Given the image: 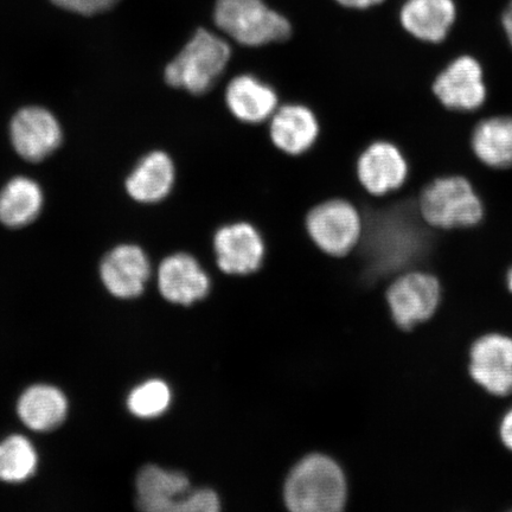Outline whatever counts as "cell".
Listing matches in <instances>:
<instances>
[{
    "instance_id": "6da1fadb",
    "label": "cell",
    "mask_w": 512,
    "mask_h": 512,
    "mask_svg": "<svg viewBox=\"0 0 512 512\" xmlns=\"http://www.w3.org/2000/svg\"><path fill=\"white\" fill-rule=\"evenodd\" d=\"M364 217L360 245L369 278L381 279L405 270L422 247L416 201L399 192L386 197L368 195L358 206Z\"/></svg>"
},
{
    "instance_id": "7a4b0ae2",
    "label": "cell",
    "mask_w": 512,
    "mask_h": 512,
    "mask_svg": "<svg viewBox=\"0 0 512 512\" xmlns=\"http://www.w3.org/2000/svg\"><path fill=\"white\" fill-rule=\"evenodd\" d=\"M234 49L227 37L206 28L195 31L165 68L169 86L202 96L213 91L228 72Z\"/></svg>"
},
{
    "instance_id": "3957f363",
    "label": "cell",
    "mask_w": 512,
    "mask_h": 512,
    "mask_svg": "<svg viewBox=\"0 0 512 512\" xmlns=\"http://www.w3.org/2000/svg\"><path fill=\"white\" fill-rule=\"evenodd\" d=\"M214 24L224 37L241 48H262L290 40L288 18L265 0H216Z\"/></svg>"
},
{
    "instance_id": "277c9868",
    "label": "cell",
    "mask_w": 512,
    "mask_h": 512,
    "mask_svg": "<svg viewBox=\"0 0 512 512\" xmlns=\"http://www.w3.org/2000/svg\"><path fill=\"white\" fill-rule=\"evenodd\" d=\"M347 480L339 465L322 454L299 462L287 477L285 502L296 512H336L347 502Z\"/></svg>"
},
{
    "instance_id": "5b68a950",
    "label": "cell",
    "mask_w": 512,
    "mask_h": 512,
    "mask_svg": "<svg viewBox=\"0 0 512 512\" xmlns=\"http://www.w3.org/2000/svg\"><path fill=\"white\" fill-rule=\"evenodd\" d=\"M422 221L435 229L477 226L484 206L472 184L462 176H443L427 183L416 200Z\"/></svg>"
},
{
    "instance_id": "8992f818",
    "label": "cell",
    "mask_w": 512,
    "mask_h": 512,
    "mask_svg": "<svg viewBox=\"0 0 512 512\" xmlns=\"http://www.w3.org/2000/svg\"><path fill=\"white\" fill-rule=\"evenodd\" d=\"M304 224L312 245L334 258H344L354 251L364 232L362 210L344 197L315 204L307 211Z\"/></svg>"
},
{
    "instance_id": "52a82bcc",
    "label": "cell",
    "mask_w": 512,
    "mask_h": 512,
    "mask_svg": "<svg viewBox=\"0 0 512 512\" xmlns=\"http://www.w3.org/2000/svg\"><path fill=\"white\" fill-rule=\"evenodd\" d=\"M356 176L368 195L386 197L406 187L411 177V164L398 144L377 139L364 147L357 157Z\"/></svg>"
},
{
    "instance_id": "ba28073f",
    "label": "cell",
    "mask_w": 512,
    "mask_h": 512,
    "mask_svg": "<svg viewBox=\"0 0 512 512\" xmlns=\"http://www.w3.org/2000/svg\"><path fill=\"white\" fill-rule=\"evenodd\" d=\"M216 264L229 275H249L264 265L267 243L253 222L236 220L221 224L213 236Z\"/></svg>"
},
{
    "instance_id": "9c48e42d",
    "label": "cell",
    "mask_w": 512,
    "mask_h": 512,
    "mask_svg": "<svg viewBox=\"0 0 512 512\" xmlns=\"http://www.w3.org/2000/svg\"><path fill=\"white\" fill-rule=\"evenodd\" d=\"M441 286L434 275L412 271L400 275L388 288L387 299L396 325L403 330L426 322L437 312Z\"/></svg>"
},
{
    "instance_id": "30bf717a",
    "label": "cell",
    "mask_w": 512,
    "mask_h": 512,
    "mask_svg": "<svg viewBox=\"0 0 512 512\" xmlns=\"http://www.w3.org/2000/svg\"><path fill=\"white\" fill-rule=\"evenodd\" d=\"M431 89L434 98L447 110L476 111L486 99L482 66L475 57L459 56L435 75Z\"/></svg>"
},
{
    "instance_id": "8fae6325",
    "label": "cell",
    "mask_w": 512,
    "mask_h": 512,
    "mask_svg": "<svg viewBox=\"0 0 512 512\" xmlns=\"http://www.w3.org/2000/svg\"><path fill=\"white\" fill-rule=\"evenodd\" d=\"M224 104L232 117L246 125H266L281 105L272 83L260 76L242 72L224 83Z\"/></svg>"
},
{
    "instance_id": "7c38bea8",
    "label": "cell",
    "mask_w": 512,
    "mask_h": 512,
    "mask_svg": "<svg viewBox=\"0 0 512 512\" xmlns=\"http://www.w3.org/2000/svg\"><path fill=\"white\" fill-rule=\"evenodd\" d=\"M272 144L287 156L300 157L318 142L322 125L309 105L298 101L283 102L267 123Z\"/></svg>"
},
{
    "instance_id": "4fadbf2b",
    "label": "cell",
    "mask_w": 512,
    "mask_h": 512,
    "mask_svg": "<svg viewBox=\"0 0 512 512\" xmlns=\"http://www.w3.org/2000/svg\"><path fill=\"white\" fill-rule=\"evenodd\" d=\"M472 380L495 396L512 393V338L489 334L477 339L470 350Z\"/></svg>"
},
{
    "instance_id": "5bb4252c",
    "label": "cell",
    "mask_w": 512,
    "mask_h": 512,
    "mask_svg": "<svg viewBox=\"0 0 512 512\" xmlns=\"http://www.w3.org/2000/svg\"><path fill=\"white\" fill-rule=\"evenodd\" d=\"M10 137L19 156L28 162L37 163L61 145L62 128L53 113L46 108L25 107L12 119Z\"/></svg>"
},
{
    "instance_id": "9a60e30c",
    "label": "cell",
    "mask_w": 512,
    "mask_h": 512,
    "mask_svg": "<svg viewBox=\"0 0 512 512\" xmlns=\"http://www.w3.org/2000/svg\"><path fill=\"white\" fill-rule=\"evenodd\" d=\"M151 265L142 248L121 245L112 249L100 265V277L107 291L120 299L139 297L149 280Z\"/></svg>"
},
{
    "instance_id": "2e32d148",
    "label": "cell",
    "mask_w": 512,
    "mask_h": 512,
    "mask_svg": "<svg viewBox=\"0 0 512 512\" xmlns=\"http://www.w3.org/2000/svg\"><path fill=\"white\" fill-rule=\"evenodd\" d=\"M456 0H406L399 21L403 31L426 44L443 43L457 22Z\"/></svg>"
},
{
    "instance_id": "e0dca14e",
    "label": "cell",
    "mask_w": 512,
    "mask_h": 512,
    "mask_svg": "<svg viewBox=\"0 0 512 512\" xmlns=\"http://www.w3.org/2000/svg\"><path fill=\"white\" fill-rule=\"evenodd\" d=\"M158 287L168 302L189 306L208 296L210 279L194 256L177 253L160 264Z\"/></svg>"
},
{
    "instance_id": "ac0fdd59",
    "label": "cell",
    "mask_w": 512,
    "mask_h": 512,
    "mask_svg": "<svg viewBox=\"0 0 512 512\" xmlns=\"http://www.w3.org/2000/svg\"><path fill=\"white\" fill-rule=\"evenodd\" d=\"M138 508L147 512H176L179 501L187 496L190 482L182 472L146 465L137 480Z\"/></svg>"
},
{
    "instance_id": "d6986e66",
    "label": "cell",
    "mask_w": 512,
    "mask_h": 512,
    "mask_svg": "<svg viewBox=\"0 0 512 512\" xmlns=\"http://www.w3.org/2000/svg\"><path fill=\"white\" fill-rule=\"evenodd\" d=\"M176 179L175 164L168 153L155 151L145 156L126 181L128 194L140 203H156L170 195Z\"/></svg>"
},
{
    "instance_id": "ffe728a7",
    "label": "cell",
    "mask_w": 512,
    "mask_h": 512,
    "mask_svg": "<svg viewBox=\"0 0 512 512\" xmlns=\"http://www.w3.org/2000/svg\"><path fill=\"white\" fill-rule=\"evenodd\" d=\"M17 412L19 419L30 430L48 432L66 420L68 401L60 389L48 384H36L22 394Z\"/></svg>"
},
{
    "instance_id": "44dd1931",
    "label": "cell",
    "mask_w": 512,
    "mask_h": 512,
    "mask_svg": "<svg viewBox=\"0 0 512 512\" xmlns=\"http://www.w3.org/2000/svg\"><path fill=\"white\" fill-rule=\"evenodd\" d=\"M43 192L34 179L16 177L0 190V222L22 228L35 221L43 207Z\"/></svg>"
},
{
    "instance_id": "7402d4cb",
    "label": "cell",
    "mask_w": 512,
    "mask_h": 512,
    "mask_svg": "<svg viewBox=\"0 0 512 512\" xmlns=\"http://www.w3.org/2000/svg\"><path fill=\"white\" fill-rule=\"evenodd\" d=\"M475 155L492 169L512 168V117L480 121L472 133Z\"/></svg>"
},
{
    "instance_id": "603a6c76",
    "label": "cell",
    "mask_w": 512,
    "mask_h": 512,
    "mask_svg": "<svg viewBox=\"0 0 512 512\" xmlns=\"http://www.w3.org/2000/svg\"><path fill=\"white\" fill-rule=\"evenodd\" d=\"M37 452L23 435H11L0 443V480L21 483L36 472Z\"/></svg>"
},
{
    "instance_id": "cb8c5ba5",
    "label": "cell",
    "mask_w": 512,
    "mask_h": 512,
    "mask_svg": "<svg viewBox=\"0 0 512 512\" xmlns=\"http://www.w3.org/2000/svg\"><path fill=\"white\" fill-rule=\"evenodd\" d=\"M171 403V390L162 380H150L134 388L127 398V407L138 418L151 419L162 415Z\"/></svg>"
},
{
    "instance_id": "d4e9b609",
    "label": "cell",
    "mask_w": 512,
    "mask_h": 512,
    "mask_svg": "<svg viewBox=\"0 0 512 512\" xmlns=\"http://www.w3.org/2000/svg\"><path fill=\"white\" fill-rule=\"evenodd\" d=\"M220 510V499L213 490L202 489L184 496L176 512H215Z\"/></svg>"
},
{
    "instance_id": "484cf974",
    "label": "cell",
    "mask_w": 512,
    "mask_h": 512,
    "mask_svg": "<svg viewBox=\"0 0 512 512\" xmlns=\"http://www.w3.org/2000/svg\"><path fill=\"white\" fill-rule=\"evenodd\" d=\"M119 2L120 0H51L59 8L83 16L100 14L112 9Z\"/></svg>"
},
{
    "instance_id": "4316f807",
    "label": "cell",
    "mask_w": 512,
    "mask_h": 512,
    "mask_svg": "<svg viewBox=\"0 0 512 512\" xmlns=\"http://www.w3.org/2000/svg\"><path fill=\"white\" fill-rule=\"evenodd\" d=\"M335 2L349 10H369L379 6L384 0H335Z\"/></svg>"
},
{
    "instance_id": "83f0119b",
    "label": "cell",
    "mask_w": 512,
    "mask_h": 512,
    "mask_svg": "<svg viewBox=\"0 0 512 512\" xmlns=\"http://www.w3.org/2000/svg\"><path fill=\"white\" fill-rule=\"evenodd\" d=\"M501 439L505 447L512 451V408L504 415L501 427H499Z\"/></svg>"
},
{
    "instance_id": "f1b7e54d",
    "label": "cell",
    "mask_w": 512,
    "mask_h": 512,
    "mask_svg": "<svg viewBox=\"0 0 512 512\" xmlns=\"http://www.w3.org/2000/svg\"><path fill=\"white\" fill-rule=\"evenodd\" d=\"M502 25L504 34L507 36V40L512 48V0H509L507 6H505L502 15Z\"/></svg>"
},
{
    "instance_id": "f546056e",
    "label": "cell",
    "mask_w": 512,
    "mask_h": 512,
    "mask_svg": "<svg viewBox=\"0 0 512 512\" xmlns=\"http://www.w3.org/2000/svg\"><path fill=\"white\" fill-rule=\"evenodd\" d=\"M507 281H508V288H509L510 292H512V268H511L510 272L508 273Z\"/></svg>"
}]
</instances>
